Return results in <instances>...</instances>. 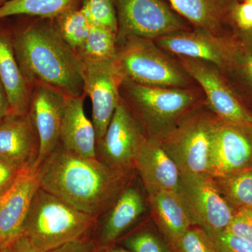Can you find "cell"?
Here are the masks:
<instances>
[{"instance_id":"cell-26","label":"cell","mask_w":252,"mask_h":252,"mask_svg":"<svg viewBox=\"0 0 252 252\" xmlns=\"http://www.w3.org/2000/svg\"><path fill=\"white\" fill-rule=\"evenodd\" d=\"M222 74L240 99H252V53L242 44L233 62Z\"/></svg>"},{"instance_id":"cell-18","label":"cell","mask_w":252,"mask_h":252,"mask_svg":"<svg viewBox=\"0 0 252 252\" xmlns=\"http://www.w3.org/2000/svg\"><path fill=\"white\" fill-rule=\"evenodd\" d=\"M0 81L9 99L10 115H27L32 86L28 83L15 54L13 31L0 25Z\"/></svg>"},{"instance_id":"cell-13","label":"cell","mask_w":252,"mask_h":252,"mask_svg":"<svg viewBox=\"0 0 252 252\" xmlns=\"http://www.w3.org/2000/svg\"><path fill=\"white\" fill-rule=\"evenodd\" d=\"M252 165V126L225 122L215 116L209 176L228 177Z\"/></svg>"},{"instance_id":"cell-38","label":"cell","mask_w":252,"mask_h":252,"mask_svg":"<svg viewBox=\"0 0 252 252\" xmlns=\"http://www.w3.org/2000/svg\"><path fill=\"white\" fill-rule=\"evenodd\" d=\"M237 34L242 45L252 53V30L250 31H239Z\"/></svg>"},{"instance_id":"cell-12","label":"cell","mask_w":252,"mask_h":252,"mask_svg":"<svg viewBox=\"0 0 252 252\" xmlns=\"http://www.w3.org/2000/svg\"><path fill=\"white\" fill-rule=\"evenodd\" d=\"M40 167L35 162L25 165L9 188L0 195V248H9L23 235V225L37 189Z\"/></svg>"},{"instance_id":"cell-20","label":"cell","mask_w":252,"mask_h":252,"mask_svg":"<svg viewBox=\"0 0 252 252\" xmlns=\"http://www.w3.org/2000/svg\"><path fill=\"white\" fill-rule=\"evenodd\" d=\"M86 94L68 96L60 131V143L72 153L86 158H97L94 124L84 112Z\"/></svg>"},{"instance_id":"cell-17","label":"cell","mask_w":252,"mask_h":252,"mask_svg":"<svg viewBox=\"0 0 252 252\" xmlns=\"http://www.w3.org/2000/svg\"><path fill=\"white\" fill-rule=\"evenodd\" d=\"M39 153V137L28 114L0 122V158L20 169L35 162Z\"/></svg>"},{"instance_id":"cell-32","label":"cell","mask_w":252,"mask_h":252,"mask_svg":"<svg viewBox=\"0 0 252 252\" xmlns=\"http://www.w3.org/2000/svg\"><path fill=\"white\" fill-rule=\"evenodd\" d=\"M220 252H252V242L224 231L207 232Z\"/></svg>"},{"instance_id":"cell-5","label":"cell","mask_w":252,"mask_h":252,"mask_svg":"<svg viewBox=\"0 0 252 252\" xmlns=\"http://www.w3.org/2000/svg\"><path fill=\"white\" fill-rule=\"evenodd\" d=\"M115 63L124 80L140 85L176 89L198 86L177 60L152 39L130 36L119 41Z\"/></svg>"},{"instance_id":"cell-39","label":"cell","mask_w":252,"mask_h":252,"mask_svg":"<svg viewBox=\"0 0 252 252\" xmlns=\"http://www.w3.org/2000/svg\"><path fill=\"white\" fill-rule=\"evenodd\" d=\"M97 252H130L125 248H115L110 246L107 248H97Z\"/></svg>"},{"instance_id":"cell-25","label":"cell","mask_w":252,"mask_h":252,"mask_svg":"<svg viewBox=\"0 0 252 252\" xmlns=\"http://www.w3.org/2000/svg\"><path fill=\"white\" fill-rule=\"evenodd\" d=\"M214 180L233 210L252 208V165L233 175Z\"/></svg>"},{"instance_id":"cell-31","label":"cell","mask_w":252,"mask_h":252,"mask_svg":"<svg viewBox=\"0 0 252 252\" xmlns=\"http://www.w3.org/2000/svg\"><path fill=\"white\" fill-rule=\"evenodd\" d=\"M224 231L252 242V208L235 210L233 217Z\"/></svg>"},{"instance_id":"cell-24","label":"cell","mask_w":252,"mask_h":252,"mask_svg":"<svg viewBox=\"0 0 252 252\" xmlns=\"http://www.w3.org/2000/svg\"><path fill=\"white\" fill-rule=\"evenodd\" d=\"M76 53L81 62L114 60L117 53V33L108 28L91 26L87 37Z\"/></svg>"},{"instance_id":"cell-28","label":"cell","mask_w":252,"mask_h":252,"mask_svg":"<svg viewBox=\"0 0 252 252\" xmlns=\"http://www.w3.org/2000/svg\"><path fill=\"white\" fill-rule=\"evenodd\" d=\"M91 26H101L118 32V20L112 0H82L80 8Z\"/></svg>"},{"instance_id":"cell-19","label":"cell","mask_w":252,"mask_h":252,"mask_svg":"<svg viewBox=\"0 0 252 252\" xmlns=\"http://www.w3.org/2000/svg\"><path fill=\"white\" fill-rule=\"evenodd\" d=\"M172 9L189 23L193 29L217 35L232 34V12L235 0H169Z\"/></svg>"},{"instance_id":"cell-4","label":"cell","mask_w":252,"mask_h":252,"mask_svg":"<svg viewBox=\"0 0 252 252\" xmlns=\"http://www.w3.org/2000/svg\"><path fill=\"white\" fill-rule=\"evenodd\" d=\"M97 218L39 187L25 220L23 235L38 252H47L89 235Z\"/></svg>"},{"instance_id":"cell-16","label":"cell","mask_w":252,"mask_h":252,"mask_svg":"<svg viewBox=\"0 0 252 252\" xmlns=\"http://www.w3.org/2000/svg\"><path fill=\"white\" fill-rule=\"evenodd\" d=\"M134 167L148 193L158 190L178 192L181 172L161 142L146 136L136 149Z\"/></svg>"},{"instance_id":"cell-11","label":"cell","mask_w":252,"mask_h":252,"mask_svg":"<svg viewBox=\"0 0 252 252\" xmlns=\"http://www.w3.org/2000/svg\"><path fill=\"white\" fill-rule=\"evenodd\" d=\"M84 90L92 102V123L96 144L101 140L121 101L123 78L115 59L81 62Z\"/></svg>"},{"instance_id":"cell-27","label":"cell","mask_w":252,"mask_h":252,"mask_svg":"<svg viewBox=\"0 0 252 252\" xmlns=\"http://www.w3.org/2000/svg\"><path fill=\"white\" fill-rule=\"evenodd\" d=\"M55 26L63 39L74 51L85 41L91 25L81 9L74 8L56 18Z\"/></svg>"},{"instance_id":"cell-10","label":"cell","mask_w":252,"mask_h":252,"mask_svg":"<svg viewBox=\"0 0 252 252\" xmlns=\"http://www.w3.org/2000/svg\"><path fill=\"white\" fill-rule=\"evenodd\" d=\"M160 49L173 57H186L212 63L224 72L233 62L241 42L237 33L217 35L191 29L154 39Z\"/></svg>"},{"instance_id":"cell-22","label":"cell","mask_w":252,"mask_h":252,"mask_svg":"<svg viewBox=\"0 0 252 252\" xmlns=\"http://www.w3.org/2000/svg\"><path fill=\"white\" fill-rule=\"evenodd\" d=\"M149 198L154 220L172 247L193 225L185 203L172 190L153 192Z\"/></svg>"},{"instance_id":"cell-21","label":"cell","mask_w":252,"mask_h":252,"mask_svg":"<svg viewBox=\"0 0 252 252\" xmlns=\"http://www.w3.org/2000/svg\"><path fill=\"white\" fill-rule=\"evenodd\" d=\"M145 211L143 195L133 185L123 190L102 222L96 240L97 248H107L123 235L140 219Z\"/></svg>"},{"instance_id":"cell-8","label":"cell","mask_w":252,"mask_h":252,"mask_svg":"<svg viewBox=\"0 0 252 252\" xmlns=\"http://www.w3.org/2000/svg\"><path fill=\"white\" fill-rule=\"evenodd\" d=\"M174 58L203 90L207 107L217 117L225 122L252 126V112L217 66L200 60Z\"/></svg>"},{"instance_id":"cell-3","label":"cell","mask_w":252,"mask_h":252,"mask_svg":"<svg viewBox=\"0 0 252 252\" xmlns=\"http://www.w3.org/2000/svg\"><path fill=\"white\" fill-rule=\"evenodd\" d=\"M121 99L139 122L145 135L165 140L181 122L205 103L200 86L189 89L155 87L123 80Z\"/></svg>"},{"instance_id":"cell-42","label":"cell","mask_w":252,"mask_h":252,"mask_svg":"<svg viewBox=\"0 0 252 252\" xmlns=\"http://www.w3.org/2000/svg\"><path fill=\"white\" fill-rule=\"evenodd\" d=\"M244 1H250V2H252V0H243Z\"/></svg>"},{"instance_id":"cell-40","label":"cell","mask_w":252,"mask_h":252,"mask_svg":"<svg viewBox=\"0 0 252 252\" xmlns=\"http://www.w3.org/2000/svg\"><path fill=\"white\" fill-rule=\"evenodd\" d=\"M0 252H12V251H11V248L9 247V248L1 249Z\"/></svg>"},{"instance_id":"cell-14","label":"cell","mask_w":252,"mask_h":252,"mask_svg":"<svg viewBox=\"0 0 252 252\" xmlns=\"http://www.w3.org/2000/svg\"><path fill=\"white\" fill-rule=\"evenodd\" d=\"M146 136L137 119L121 99L105 134L96 144L97 158L113 168L131 172L135 168L136 149Z\"/></svg>"},{"instance_id":"cell-41","label":"cell","mask_w":252,"mask_h":252,"mask_svg":"<svg viewBox=\"0 0 252 252\" xmlns=\"http://www.w3.org/2000/svg\"><path fill=\"white\" fill-rule=\"evenodd\" d=\"M6 0H0V7H1V6H2V4H4L5 1H6Z\"/></svg>"},{"instance_id":"cell-37","label":"cell","mask_w":252,"mask_h":252,"mask_svg":"<svg viewBox=\"0 0 252 252\" xmlns=\"http://www.w3.org/2000/svg\"><path fill=\"white\" fill-rule=\"evenodd\" d=\"M10 115L9 99L3 84L0 81V122Z\"/></svg>"},{"instance_id":"cell-29","label":"cell","mask_w":252,"mask_h":252,"mask_svg":"<svg viewBox=\"0 0 252 252\" xmlns=\"http://www.w3.org/2000/svg\"><path fill=\"white\" fill-rule=\"evenodd\" d=\"M174 252H220L203 228L191 227L171 247Z\"/></svg>"},{"instance_id":"cell-23","label":"cell","mask_w":252,"mask_h":252,"mask_svg":"<svg viewBox=\"0 0 252 252\" xmlns=\"http://www.w3.org/2000/svg\"><path fill=\"white\" fill-rule=\"evenodd\" d=\"M77 0H6L0 7V20L14 16L54 20L76 8Z\"/></svg>"},{"instance_id":"cell-6","label":"cell","mask_w":252,"mask_h":252,"mask_svg":"<svg viewBox=\"0 0 252 252\" xmlns=\"http://www.w3.org/2000/svg\"><path fill=\"white\" fill-rule=\"evenodd\" d=\"M215 120V114L204 103L160 142L181 174L209 175Z\"/></svg>"},{"instance_id":"cell-30","label":"cell","mask_w":252,"mask_h":252,"mask_svg":"<svg viewBox=\"0 0 252 252\" xmlns=\"http://www.w3.org/2000/svg\"><path fill=\"white\" fill-rule=\"evenodd\" d=\"M123 245L130 252H172L161 239L149 230L130 235L124 239Z\"/></svg>"},{"instance_id":"cell-7","label":"cell","mask_w":252,"mask_h":252,"mask_svg":"<svg viewBox=\"0 0 252 252\" xmlns=\"http://www.w3.org/2000/svg\"><path fill=\"white\" fill-rule=\"evenodd\" d=\"M117 43L127 36L154 39L193 29L162 0H115Z\"/></svg>"},{"instance_id":"cell-43","label":"cell","mask_w":252,"mask_h":252,"mask_svg":"<svg viewBox=\"0 0 252 252\" xmlns=\"http://www.w3.org/2000/svg\"><path fill=\"white\" fill-rule=\"evenodd\" d=\"M0 251H1V248H0Z\"/></svg>"},{"instance_id":"cell-33","label":"cell","mask_w":252,"mask_h":252,"mask_svg":"<svg viewBox=\"0 0 252 252\" xmlns=\"http://www.w3.org/2000/svg\"><path fill=\"white\" fill-rule=\"evenodd\" d=\"M232 19L239 31L252 30V2L243 1L235 5L232 12Z\"/></svg>"},{"instance_id":"cell-1","label":"cell","mask_w":252,"mask_h":252,"mask_svg":"<svg viewBox=\"0 0 252 252\" xmlns=\"http://www.w3.org/2000/svg\"><path fill=\"white\" fill-rule=\"evenodd\" d=\"M130 174L97 158L77 155L59 142L41 164L40 187L79 211L99 217L128 185Z\"/></svg>"},{"instance_id":"cell-15","label":"cell","mask_w":252,"mask_h":252,"mask_svg":"<svg viewBox=\"0 0 252 252\" xmlns=\"http://www.w3.org/2000/svg\"><path fill=\"white\" fill-rule=\"evenodd\" d=\"M67 97L62 91L51 86L44 84L32 86L28 115L39 137V153L36 163L39 166L59 144Z\"/></svg>"},{"instance_id":"cell-35","label":"cell","mask_w":252,"mask_h":252,"mask_svg":"<svg viewBox=\"0 0 252 252\" xmlns=\"http://www.w3.org/2000/svg\"><path fill=\"white\" fill-rule=\"evenodd\" d=\"M18 170L19 168L0 158V195L14 182Z\"/></svg>"},{"instance_id":"cell-34","label":"cell","mask_w":252,"mask_h":252,"mask_svg":"<svg viewBox=\"0 0 252 252\" xmlns=\"http://www.w3.org/2000/svg\"><path fill=\"white\" fill-rule=\"evenodd\" d=\"M97 250L95 240L88 235L47 252H97Z\"/></svg>"},{"instance_id":"cell-2","label":"cell","mask_w":252,"mask_h":252,"mask_svg":"<svg viewBox=\"0 0 252 252\" xmlns=\"http://www.w3.org/2000/svg\"><path fill=\"white\" fill-rule=\"evenodd\" d=\"M13 31L15 54L32 86L44 84L67 96L84 94L82 63L54 23H34Z\"/></svg>"},{"instance_id":"cell-36","label":"cell","mask_w":252,"mask_h":252,"mask_svg":"<svg viewBox=\"0 0 252 252\" xmlns=\"http://www.w3.org/2000/svg\"><path fill=\"white\" fill-rule=\"evenodd\" d=\"M12 252H39L25 235H21L10 246Z\"/></svg>"},{"instance_id":"cell-9","label":"cell","mask_w":252,"mask_h":252,"mask_svg":"<svg viewBox=\"0 0 252 252\" xmlns=\"http://www.w3.org/2000/svg\"><path fill=\"white\" fill-rule=\"evenodd\" d=\"M178 193L193 225L206 232L223 231L228 226L235 210L210 176L181 174Z\"/></svg>"}]
</instances>
